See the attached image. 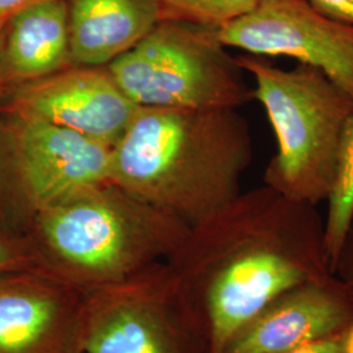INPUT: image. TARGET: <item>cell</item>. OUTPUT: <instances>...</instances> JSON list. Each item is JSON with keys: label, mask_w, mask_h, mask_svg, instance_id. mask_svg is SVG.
<instances>
[{"label": "cell", "mask_w": 353, "mask_h": 353, "mask_svg": "<svg viewBox=\"0 0 353 353\" xmlns=\"http://www.w3.org/2000/svg\"><path fill=\"white\" fill-rule=\"evenodd\" d=\"M85 353H208L165 262L85 294Z\"/></svg>", "instance_id": "8992f818"}, {"label": "cell", "mask_w": 353, "mask_h": 353, "mask_svg": "<svg viewBox=\"0 0 353 353\" xmlns=\"http://www.w3.org/2000/svg\"><path fill=\"white\" fill-rule=\"evenodd\" d=\"M313 8L328 17L353 26V0H306Z\"/></svg>", "instance_id": "d6986e66"}, {"label": "cell", "mask_w": 353, "mask_h": 353, "mask_svg": "<svg viewBox=\"0 0 353 353\" xmlns=\"http://www.w3.org/2000/svg\"><path fill=\"white\" fill-rule=\"evenodd\" d=\"M165 263L208 353L281 292L334 275L325 216L265 185L191 224Z\"/></svg>", "instance_id": "6da1fadb"}, {"label": "cell", "mask_w": 353, "mask_h": 353, "mask_svg": "<svg viewBox=\"0 0 353 353\" xmlns=\"http://www.w3.org/2000/svg\"><path fill=\"white\" fill-rule=\"evenodd\" d=\"M7 14L4 13H0V41H1V36H3V30H4V26H6V21H7Z\"/></svg>", "instance_id": "603a6c76"}, {"label": "cell", "mask_w": 353, "mask_h": 353, "mask_svg": "<svg viewBox=\"0 0 353 353\" xmlns=\"http://www.w3.org/2000/svg\"><path fill=\"white\" fill-rule=\"evenodd\" d=\"M335 275L353 288V212L341 245V254L335 267Z\"/></svg>", "instance_id": "ffe728a7"}, {"label": "cell", "mask_w": 353, "mask_h": 353, "mask_svg": "<svg viewBox=\"0 0 353 353\" xmlns=\"http://www.w3.org/2000/svg\"><path fill=\"white\" fill-rule=\"evenodd\" d=\"M252 161L237 109L139 106L113 147L110 181L191 225L240 194Z\"/></svg>", "instance_id": "7a4b0ae2"}, {"label": "cell", "mask_w": 353, "mask_h": 353, "mask_svg": "<svg viewBox=\"0 0 353 353\" xmlns=\"http://www.w3.org/2000/svg\"><path fill=\"white\" fill-rule=\"evenodd\" d=\"M345 331L347 330L326 338L303 343L281 353H348Z\"/></svg>", "instance_id": "ac0fdd59"}, {"label": "cell", "mask_w": 353, "mask_h": 353, "mask_svg": "<svg viewBox=\"0 0 353 353\" xmlns=\"http://www.w3.org/2000/svg\"><path fill=\"white\" fill-rule=\"evenodd\" d=\"M71 65L67 0H39L7 17L0 41V84L11 87Z\"/></svg>", "instance_id": "7c38bea8"}, {"label": "cell", "mask_w": 353, "mask_h": 353, "mask_svg": "<svg viewBox=\"0 0 353 353\" xmlns=\"http://www.w3.org/2000/svg\"><path fill=\"white\" fill-rule=\"evenodd\" d=\"M216 37L225 48L314 67L353 99V26L306 0H261L250 12L216 29Z\"/></svg>", "instance_id": "52a82bcc"}, {"label": "cell", "mask_w": 353, "mask_h": 353, "mask_svg": "<svg viewBox=\"0 0 353 353\" xmlns=\"http://www.w3.org/2000/svg\"><path fill=\"white\" fill-rule=\"evenodd\" d=\"M353 323V288L336 275L281 292L239 328L221 353H281Z\"/></svg>", "instance_id": "8fae6325"}, {"label": "cell", "mask_w": 353, "mask_h": 353, "mask_svg": "<svg viewBox=\"0 0 353 353\" xmlns=\"http://www.w3.org/2000/svg\"><path fill=\"white\" fill-rule=\"evenodd\" d=\"M39 0H0V13H4L7 16H10L11 13L24 8L29 4H33Z\"/></svg>", "instance_id": "44dd1931"}, {"label": "cell", "mask_w": 353, "mask_h": 353, "mask_svg": "<svg viewBox=\"0 0 353 353\" xmlns=\"http://www.w3.org/2000/svg\"><path fill=\"white\" fill-rule=\"evenodd\" d=\"M30 268L34 263L26 237L0 234V275Z\"/></svg>", "instance_id": "e0dca14e"}, {"label": "cell", "mask_w": 353, "mask_h": 353, "mask_svg": "<svg viewBox=\"0 0 353 353\" xmlns=\"http://www.w3.org/2000/svg\"><path fill=\"white\" fill-rule=\"evenodd\" d=\"M7 109L11 117L70 128L114 147L139 105L119 88L108 67L71 65L11 85Z\"/></svg>", "instance_id": "9c48e42d"}, {"label": "cell", "mask_w": 353, "mask_h": 353, "mask_svg": "<svg viewBox=\"0 0 353 353\" xmlns=\"http://www.w3.org/2000/svg\"><path fill=\"white\" fill-rule=\"evenodd\" d=\"M189 227L108 181L36 212L24 237L34 270L87 294L165 262Z\"/></svg>", "instance_id": "3957f363"}, {"label": "cell", "mask_w": 353, "mask_h": 353, "mask_svg": "<svg viewBox=\"0 0 353 353\" xmlns=\"http://www.w3.org/2000/svg\"><path fill=\"white\" fill-rule=\"evenodd\" d=\"M227 49L214 28L163 20L106 67L139 106L239 109L254 94Z\"/></svg>", "instance_id": "5b68a950"}, {"label": "cell", "mask_w": 353, "mask_h": 353, "mask_svg": "<svg viewBox=\"0 0 353 353\" xmlns=\"http://www.w3.org/2000/svg\"><path fill=\"white\" fill-rule=\"evenodd\" d=\"M74 65L106 67L163 21L153 0H67Z\"/></svg>", "instance_id": "4fadbf2b"}, {"label": "cell", "mask_w": 353, "mask_h": 353, "mask_svg": "<svg viewBox=\"0 0 353 353\" xmlns=\"http://www.w3.org/2000/svg\"><path fill=\"white\" fill-rule=\"evenodd\" d=\"M261 0H153L163 20L219 29L250 12Z\"/></svg>", "instance_id": "9a60e30c"}, {"label": "cell", "mask_w": 353, "mask_h": 353, "mask_svg": "<svg viewBox=\"0 0 353 353\" xmlns=\"http://www.w3.org/2000/svg\"><path fill=\"white\" fill-rule=\"evenodd\" d=\"M345 334H347V350L348 353H353V323L347 328Z\"/></svg>", "instance_id": "7402d4cb"}, {"label": "cell", "mask_w": 353, "mask_h": 353, "mask_svg": "<svg viewBox=\"0 0 353 353\" xmlns=\"http://www.w3.org/2000/svg\"><path fill=\"white\" fill-rule=\"evenodd\" d=\"M85 294L34 268L0 275V353H85Z\"/></svg>", "instance_id": "30bf717a"}, {"label": "cell", "mask_w": 353, "mask_h": 353, "mask_svg": "<svg viewBox=\"0 0 353 353\" xmlns=\"http://www.w3.org/2000/svg\"><path fill=\"white\" fill-rule=\"evenodd\" d=\"M236 61L252 76L254 100L262 103L276 139L263 185L294 202H327L353 115L352 97L307 64L285 70L252 54Z\"/></svg>", "instance_id": "277c9868"}, {"label": "cell", "mask_w": 353, "mask_h": 353, "mask_svg": "<svg viewBox=\"0 0 353 353\" xmlns=\"http://www.w3.org/2000/svg\"><path fill=\"white\" fill-rule=\"evenodd\" d=\"M353 212V115L347 125L341 145V161L334 190L327 201L325 214L326 252L331 271L341 254V245Z\"/></svg>", "instance_id": "5bb4252c"}, {"label": "cell", "mask_w": 353, "mask_h": 353, "mask_svg": "<svg viewBox=\"0 0 353 353\" xmlns=\"http://www.w3.org/2000/svg\"><path fill=\"white\" fill-rule=\"evenodd\" d=\"M29 217L13 176L7 134L0 132V234L24 236Z\"/></svg>", "instance_id": "2e32d148"}, {"label": "cell", "mask_w": 353, "mask_h": 353, "mask_svg": "<svg viewBox=\"0 0 353 353\" xmlns=\"http://www.w3.org/2000/svg\"><path fill=\"white\" fill-rule=\"evenodd\" d=\"M13 176L29 223L64 196L110 181L113 147L50 123L11 117L6 131Z\"/></svg>", "instance_id": "ba28073f"}]
</instances>
